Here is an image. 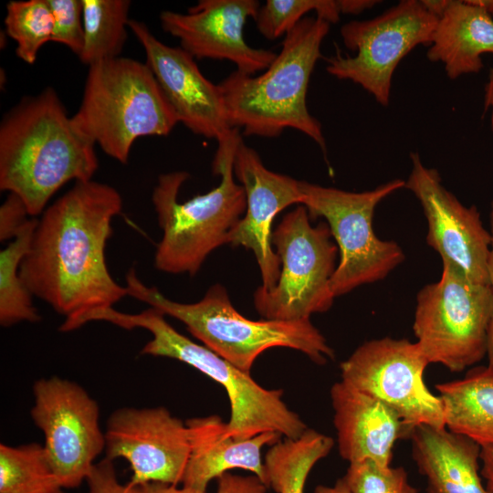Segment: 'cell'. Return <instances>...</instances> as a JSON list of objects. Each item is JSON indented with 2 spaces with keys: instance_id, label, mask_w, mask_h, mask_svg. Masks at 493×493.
Returning a JSON list of instances; mask_svg holds the SVG:
<instances>
[{
  "instance_id": "1",
  "label": "cell",
  "mask_w": 493,
  "mask_h": 493,
  "mask_svg": "<svg viewBox=\"0 0 493 493\" xmlns=\"http://www.w3.org/2000/svg\"><path fill=\"white\" fill-rule=\"evenodd\" d=\"M121 210L114 187L76 182L37 221L19 274L33 296L65 317L59 326L63 332L80 328L89 314L129 296L106 263L111 222Z\"/></svg>"
},
{
  "instance_id": "2",
  "label": "cell",
  "mask_w": 493,
  "mask_h": 493,
  "mask_svg": "<svg viewBox=\"0 0 493 493\" xmlns=\"http://www.w3.org/2000/svg\"><path fill=\"white\" fill-rule=\"evenodd\" d=\"M95 145L52 88L26 97L1 121L0 189L17 195L36 217L67 183L92 180Z\"/></svg>"
},
{
  "instance_id": "3",
  "label": "cell",
  "mask_w": 493,
  "mask_h": 493,
  "mask_svg": "<svg viewBox=\"0 0 493 493\" xmlns=\"http://www.w3.org/2000/svg\"><path fill=\"white\" fill-rule=\"evenodd\" d=\"M330 26L317 16L304 17L285 35L280 52L262 74L235 70L218 84L232 129L267 138L294 129L326 153L322 127L308 110L307 92Z\"/></svg>"
},
{
  "instance_id": "4",
  "label": "cell",
  "mask_w": 493,
  "mask_h": 493,
  "mask_svg": "<svg viewBox=\"0 0 493 493\" xmlns=\"http://www.w3.org/2000/svg\"><path fill=\"white\" fill-rule=\"evenodd\" d=\"M241 136L237 129L218 142L213 172L221 176L217 186L180 203L178 196L189 173H163L152 201L163 236L157 244L154 266L169 274L194 276L207 257L222 245L246 208L243 186L235 180L234 155Z\"/></svg>"
},
{
  "instance_id": "5",
  "label": "cell",
  "mask_w": 493,
  "mask_h": 493,
  "mask_svg": "<svg viewBox=\"0 0 493 493\" xmlns=\"http://www.w3.org/2000/svg\"><path fill=\"white\" fill-rule=\"evenodd\" d=\"M125 280L130 297L180 320L205 347L243 372L250 373L256 359L274 347L299 351L320 365L334 359L333 349L309 320L245 318L234 308L221 284L211 286L197 302L182 303L168 299L157 288L145 285L133 267Z\"/></svg>"
},
{
  "instance_id": "6",
  "label": "cell",
  "mask_w": 493,
  "mask_h": 493,
  "mask_svg": "<svg viewBox=\"0 0 493 493\" xmlns=\"http://www.w3.org/2000/svg\"><path fill=\"white\" fill-rule=\"evenodd\" d=\"M98 319L126 330H147L152 338L142 347L141 354L178 360L220 383L228 395L231 410L223 432L225 436L246 440L262 433L276 432L295 439L308 428L299 415L284 403L282 390L262 387L250 373L181 334L160 309L150 307L131 314L110 308L102 310Z\"/></svg>"
},
{
  "instance_id": "7",
  "label": "cell",
  "mask_w": 493,
  "mask_h": 493,
  "mask_svg": "<svg viewBox=\"0 0 493 493\" xmlns=\"http://www.w3.org/2000/svg\"><path fill=\"white\" fill-rule=\"evenodd\" d=\"M72 118L106 154L124 164L138 138L166 136L179 122L148 65L122 57L89 67Z\"/></svg>"
},
{
  "instance_id": "8",
  "label": "cell",
  "mask_w": 493,
  "mask_h": 493,
  "mask_svg": "<svg viewBox=\"0 0 493 493\" xmlns=\"http://www.w3.org/2000/svg\"><path fill=\"white\" fill-rule=\"evenodd\" d=\"M404 186V180L393 179L372 190L348 192L299 181L300 205L310 218H325L338 246L340 260L330 280L335 298L383 279L404 260L399 244L375 235L372 221L376 206Z\"/></svg>"
},
{
  "instance_id": "9",
  "label": "cell",
  "mask_w": 493,
  "mask_h": 493,
  "mask_svg": "<svg viewBox=\"0 0 493 493\" xmlns=\"http://www.w3.org/2000/svg\"><path fill=\"white\" fill-rule=\"evenodd\" d=\"M307 208L300 205L288 213L272 233L280 260V275L271 289L254 292L257 313L269 320H309L326 312L334 301L330 280L336 269L338 246L327 223L312 226Z\"/></svg>"
},
{
  "instance_id": "10",
  "label": "cell",
  "mask_w": 493,
  "mask_h": 493,
  "mask_svg": "<svg viewBox=\"0 0 493 493\" xmlns=\"http://www.w3.org/2000/svg\"><path fill=\"white\" fill-rule=\"evenodd\" d=\"M492 309L490 284L475 283L443 263L439 280L416 295L413 323L416 343L429 363L461 372L487 355Z\"/></svg>"
},
{
  "instance_id": "11",
  "label": "cell",
  "mask_w": 493,
  "mask_h": 493,
  "mask_svg": "<svg viewBox=\"0 0 493 493\" xmlns=\"http://www.w3.org/2000/svg\"><path fill=\"white\" fill-rule=\"evenodd\" d=\"M437 21L421 0H402L373 18L350 21L341 27V37L355 55L338 51L327 59L326 70L360 85L387 107L397 66L417 46L431 45Z\"/></svg>"
},
{
  "instance_id": "12",
  "label": "cell",
  "mask_w": 493,
  "mask_h": 493,
  "mask_svg": "<svg viewBox=\"0 0 493 493\" xmlns=\"http://www.w3.org/2000/svg\"><path fill=\"white\" fill-rule=\"evenodd\" d=\"M428 364L416 342L384 337L360 345L340 368L341 381L386 404L411 431L446 428L442 401L424 381Z\"/></svg>"
},
{
  "instance_id": "13",
  "label": "cell",
  "mask_w": 493,
  "mask_h": 493,
  "mask_svg": "<svg viewBox=\"0 0 493 493\" xmlns=\"http://www.w3.org/2000/svg\"><path fill=\"white\" fill-rule=\"evenodd\" d=\"M33 395L30 415L47 460L64 488H78L105 450L100 406L79 383L58 376L36 381Z\"/></svg>"
},
{
  "instance_id": "14",
  "label": "cell",
  "mask_w": 493,
  "mask_h": 493,
  "mask_svg": "<svg viewBox=\"0 0 493 493\" xmlns=\"http://www.w3.org/2000/svg\"><path fill=\"white\" fill-rule=\"evenodd\" d=\"M412 169L404 188L420 203L427 222L426 242L442 258L471 281L489 285L492 236L476 205H464L442 184L436 169L410 153Z\"/></svg>"
},
{
  "instance_id": "15",
  "label": "cell",
  "mask_w": 493,
  "mask_h": 493,
  "mask_svg": "<svg viewBox=\"0 0 493 493\" xmlns=\"http://www.w3.org/2000/svg\"><path fill=\"white\" fill-rule=\"evenodd\" d=\"M190 451L186 424L163 406L121 407L108 419L105 457L125 459L136 485L181 484Z\"/></svg>"
},
{
  "instance_id": "16",
  "label": "cell",
  "mask_w": 493,
  "mask_h": 493,
  "mask_svg": "<svg viewBox=\"0 0 493 493\" xmlns=\"http://www.w3.org/2000/svg\"><path fill=\"white\" fill-rule=\"evenodd\" d=\"M260 6L257 0H201L187 14L163 11L160 21L194 58L226 59L236 70L254 75L267 69L277 56L245 40L244 26L249 17L256 19Z\"/></svg>"
},
{
  "instance_id": "17",
  "label": "cell",
  "mask_w": 493,
  "mask_h": 493,
  "mask_svg": "<svg viewBox=\"0 0 493 493\" xmlns=\"http://www.w3.org/2000/svg\"><path fill=\"white\" fill-rule=\"evenodd\" d=\"M128 27L142 46L146 64L182 122L194 134L218 142L234 129L228 122L222 91L200 71L194 58L181 47L154 37L148 26L130 19Z\"/></svg>"
},
{
  "instance_id": "18",
  "label": "cell",
  "mask_w": 493,
  "mask_h": 493,
  "mask_svg": "<svg viewBox=\"0 0 493 493\" xmlns=\"http://www.w3.org/2000/svg\"><path fill=\"white\" fill-rule=\"evenodd\" d=\"M234 173L246 198L245 215L231 229L226 245L253 251L265 289L274 288L280 275V260L272 248L275 216L294 204H301L299 181L268 170L257 152L241 139L234 155Z\"/></svg>"
},
{
  "instance_id": "19",
  "label": "cell",
  "mask_w": 493,
  "mask_h": 493,
  "mask_svg": "<svg viewBox=\"0 0 493 493\" xmlns=\"http://www.w3.org/2000/svg\"><path fill=\"white\" fill-rule=\"evenodd\" d=\"M330 399L341 456L390 466L396 440L413 431L386 404L343 381L331 386Z\"/></svg>"
},
{
  "instance_id": "20",
  "label": "cell",
  "mask_w": 493,
  "mask_h": 493,
  "mask_svg": "<svg viewBox=\"0 0 493 493\" xmlns=\"http://www.w3.org/2000/svg\"><path fill=\"white\" fill-rule=\"evenodd\" d=\"M185 424L191 451L182 488L205 493L213 478L234 468L254 473L267 486L262 448L278 443L280 434L266 432L246 440L226 437L223 434L226 423L215 414L190 418Z\"/></svg>"
},
{
  "instance_id": "21",
  "label": "cell",
  "mask_w": 493,
  "mask_h": 493,
  "mask_svg": "<svg viewBox=\"0 0 493 493\" xmlns=\"http://www.w3.org/2000/svg\"><path fill=\"white\" fill-rule=\"evenodd\" d=\"M412 454L427 493H489L479 471L480 446L447 428L415 427Z\"/></svg>"
},
{
  "instance_id": "22",
  "label": "cell",
  "mask_w": 493,
  "mask_h": 493,
  "mask_svg": "<svg viewBox=\"0 0 493 493\" xmlns=\"http://www.w3.org/2000/svg\"><path fill=\"white\" fill-rule=\"evenodd\" d=\"M485 54H493V18L473 0H450L438 18L428 60L443 64L446 76L456 79L478 73Z\"/></svg>"
},
{
  "instance_id": "23",
  "label": "cell",
  "mask_w": 493,
  "mask_h": 493,
  "mask_svg": "<svg viewBox=\"0 0 493 493\" xmlns=\"http://www.w3.org/2000/svg\"><path fill=\"white\" fill-rule=\"evenodd\" d=\"M446 428L480 446L493 444V366L469 371L461 380L438 383Z\"/></svg>"
},
{
  "instance_id": "24",
  "label": "cell",
  "mask_w": 493,
  "mask_h": 493,
  "mask_svg": "<svg viewBox=\"0 0 493 493\" xmlns=\"http://www.w3.org/2000/svg\"><path fill=\"white\" fill-rule=\"evenodd\" d=\"M333 446L330 436L309 428L298 438L274 444L264 459L267 488L277 493H304L310 470Z\"/></svg>"
},
{
  "instance_id": "25",
  "label": "cell",
  "mask_w": 493,
  "mask_h": 493,
  "mask_svg": "<svg viewBox=\"0 0 493 493\" xmlns=\"http://www.w3.org/2000/svg\"><path fill=\"white\" fill-rule=\"evenodd\" d=\"M130 6L128 0H82V63L89 67L120 57L127 39Z\"/></svg>"
},
{
  "instance_id": "26",
  "label": "cell",
  "mask_w": 493,
  "mask_h": 493,
  "mask_svg": "<svg viewBox=\"0 0 493 493\" xmlns=\"http://www.w3.org/2000/svg\"><path fill=\"white\" fill-rule=\"evenodd\" d=\"M38 219L31 217L16 237L0 252V324L10 327L16 323L40 320L33 305L32 293L20 274V264L29 250Z\"/></svg>"
},
{
  "instance_id": "27",
  "label": "cell",
  "mask_w": 493,
  "mask_h": 493,
  "mask_svg": "<svg viewBox=\"0 0 493 493\" xmlns=\"http://www.w3.org/2000/svg\"><path fill=\"white\" fill-rule=\"evenodd\" d=\"M44 446L0 445V493H64Z\"/></svg>"
},
{
  "instance_id": "28",
  "label": "cell",
  "mask_w": 493,
  "mask_h": 493,
  "mask_svg": "<svg viewBox=\"0 0 493 493\" xmlns=\"http://www.w3.org/2000/svg\"><path fill=\"white\" fill-rule=\"evenodd\" d=\"M4 22L6 34L16 43V56L35 63L40 48L52 37L54 19L47 0H12Z\"/></svg>"
},
{
  "instance_id": "29",
  "label": "cell",
  "mask_w": 493,
  "mask_h": 493,
  "mask_svg": "<svg viewBox=\"0 0 493 493\" xmlns=\"http://www.w3.org/2000/svg\"><path fill=\"white\" fill-rule=\"evenodd\" d=\"M311 11L330 24L337 23L341 14L340 0H267L255 20L259 33L273 40L285 37Z\"/></svg>"
},
{
  "instance_id": "30",
  "label": "cell",
  "mask_w": 493,
  "mask_h": 493,
  "mask_svg": "<svg viewBox=\"0 0 493 493\" xmlns=\"http://www.w3.org/2000/svg\"><path fill=\"white\" fill-rule=\"evenodd\" d=\"M342 480L350 493H418L403 467H384L370 459L349 463Z\"/></svg>"
},
{
  "instance_id": "31",
  "label": "cell",
  "mask_w": 493,
  "mask_h": 493,
  "mask_svg": "<svg viewBox=\"0 0 493 493\" xmlns=\"http://www.w3.org/2000/svg\"><path fill=\"white\" fill-rule=\"evenodd\" d=\"M54 26L51 41L68 47L78 57L84 45L82 0H47Z\"/></svg>"
},
{
  "instance_id": "32",
  "label": "cell",
  "mask_w": 493,
  "mask_h": 493,
  "mask_svg": "<svg viewBox=\"0 0 493 493\" xmlns=\"http://www.w3.org/2000/svg\"><path fill=\"white\" fill-rule=\"evenodd\" d=\"M217 481L216 493H266L268 488L255 475L245 477L227 471L218 477ZM142 488L144 493H198L184 488H177V486L156 482L142 485Z\"/></svg>"
},
{
  "instance_id": "33",
  "label": "cell",
  "mask_w": 493,
  "mask_h": 493,
  "mask_svg": "<svg viewBox=\"0 0 493 493\" xmlns=\"http://www.w3.org/2000/svg\"><path fill=\"white\" fill-rule=\"evenodd\" d=\"M86 482L88 493H144L141 485L120 483L114 463L107 457L93 465Z\"/></svg>"
},
{
  "instance_id": "34",
  "label": "cell",
  "mask_w": 493,
  "mask_h": 493,
  "mask_svg": "<svg viewBox=\"0 0 493 493\" xmlns=\"http://www.w3.org/2000/svg\"><path fill=\"white\" fill-rule=\"evenodd\" d=\"M31 216L24 202L9 194L0 207V240L14 239ZM32 217V216H31Z\"/></svg>"
},
{
  "instance_id": "35",
  "label": "cell",
  "mask_w": 493,
  "mask_h": 493,
  "mask_svg": "<svg viewBox=\"0 0 493 493\" xmlns=\"http://www.w3.org/2000/svg\"><path fill=\"white\" fill-rule=\"evenodd\" d=\"M489 225H490V233L492 236L490 255L488 260V275H489V284L493 293V201L490 204V212H489ZM487 356L488 359V365L493 366V309L490 318L488 332V345H487Z\"/></svg>"
},
{
  "instance_id": "36",
  "label": "cell",
  "mask_w": 493,
  "mask_h": 493,
  "mask_svg": "<svg viewBox=\"0 0 493 493\" xmlns=\"http://www.w3.org/2000/svg\"><path fill=\"white\" fill-rule=\"evenodd\" d=\"M479 460L480 475L486 481L485 487L489 493H493V444L480 446Z\"/></svg>"
},
{
  "instance_id": "37",
  "label": "cell",
  "mask_w": 493,
  "mask_h": 493,
  "mask_svg": "<svg viewBox=\"0 0 493 493\" xmlns=\"http://www.w3.org/2000/svg\"><path fill=\"white\" fill-rule=\"evenodd\" d=\"M375 0H340L341 14L357 15L378 4Z\"/></svg>"
},
{
  "instance_id": "38",
  "label": "cell",
  "mask_w": 493,
  "mask_h": 493,
  "mask_svg": "<svg viewBox=\"0 0 493 493\" xmlns=\"http://www.w3.org/2000/svg\"><path fill=\"white\" fill-rule=\"evenodd\" d=\"M483 99L484 111L488 114L490 130L493 133V67L488 74Z\"/></svg>"
},
{
  "instance_id": "39",
  "label": "cell",
  "mask_w": 493,
  "mask_h": 493,
  "mask_svg": "<svg viewBox=\"0 0 493 493\" xmlns=\"http://www.w3.org/2000/svg\"><path fill=\"white\" fill-rule=\"evenodd\" d=\"M421 2L429 13L439 18L449 5L450 0H421Z\"/></svg>"
},
{
  "instance_id": "40",
  "label": "cell",
  "mask_w": 493,
  "mask_h": 493,
  "mask_svg": "<svg viewBox=\"0 0 493 493\" xmlns=\"http://www.w3.org/2000/svg\"><path fill=\"white\" fill-rule=\"evenodd\" d=\"M314 493H350L342 478L339 479L334 486H317Z\"/></svg>"
}]
</instances>
